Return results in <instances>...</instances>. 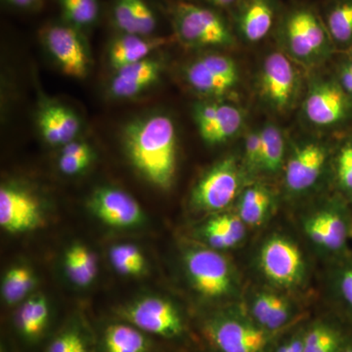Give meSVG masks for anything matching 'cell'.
I'll return each instance as SVG.
<instances>
[{"label":"cell","instance_id":"cell-38","mask_svg":"<svg viewBox=\"0 0 352 352\" xmlns=\"http://www.w3.org/2000/svg\"><path fill=\"white\" fill-rule=\"evenodd\" d=\"M134 24L136 34L148 36L156 30L157 19L151 7L145 0H133Z\"/></svg>","mask_w":352,"mask_h":352},{"label":"cell","instance_id":"cell-32","mask_svg":"<svg viewBox=\"0 0 352 352\" xmlns=\"http://www.w3.org/2000/svg\"><path fill=\"white\" fill-rule=\"evenodd\" d=\"M332 160V175L336 192L352 205V138L340 146Z\"/></svg>","mask_w":352,"mask_h":352},{"label":"cell","instance_id":"cell-48","mask_svg":"<svg viewBox=\"0 0 352 352\" xmlns=\"http://www.w3.org/2000/svg\"><path fill=\"white\" fill-rule=\"evenodd\" d=\"M351 241H352V224H351Z\"/></svg>","mask_w":352,"mask_h":352},{"label":"cell","instance_id":"cell-31","mask_svg":"<svg viewBox=\"0 0 352 352\" xmlns=\"http://www.w3.org/2000/svg\"><path fill=\"white\" fill-rule=\"evenodd\" d=\"M263 141V157L261 173L275 175L284 170L286 163L283 134L273 124L265 126L261 131Z\"/></svg>","mask_w":352,"mask_h":352},{"label":"cell","instance_id":"cell-37","mask_svg":"<svg viewBox=\"0 0 352 352\" xmlns=\"http://www.w3.org/2000/svg\"><path fill=\"white\" fill-rule=\"evenodd\" d=\"M47 352H88L87 339L78 328H68L52 340Z\"/></svg>","mask_w":352,"mask_h":352},{"label":"cell","instance_id":"cell-11","mask_svg":"<svg viewBox=\"0 0 352 352\" xmlns=\"http://www.w3.org/2000/svg\"><path fill=\"white\" fill-rule=\"evenodd\" d=\"M124 317L142 332L160 337L176 338L184 331V322L177 307L160 296L140 298L124 311Z\"/></svg>","mask_w":352,"mask_h":352},{"label":"cell","instance_id":"cell-21","mask_svg":"<svg viewBox=\"0 0 352 352\" xmlns=\"http://www.w3.org/2000/svg\"><path fill=\"white\" fill-rule=\"evenodd\" d=\"M277 206L276 193L264 183L254 182L245 185L233 210L248 228L256 229L270 221L276 212Z\"/></svg>","mask_w":352,"mask_h":352},{"label":"cell","instance_id":"cell-6","mask_svg":"<svg viewBox=\"0 0 352 352\" xmlns=\"http://www.w3.org/2000/svg\"><path fill=\"white\" fill-rule=\"evenodd\" d=\"M247 175L235 157L217 162L197 182L190 205L196 212L210 215L230 210L247 185Z\"/></svg>","mask_w":352,"mask_h":352},{"label":"cell","instance_id":"cell-27","mask_svg":"<svg viewBox=\"0 0 352 352\" xmlns=\"http://www.w3.org/2000/svg\"><path fill=\"white\" fill-rule=\"evenodd\" d=\"M65 268L69 279L78 287H87L94 282L98 271L94 252L82 244L69 248L65 254Z\"/></svg>","mask_w":352,"mask_h":352},{"label":"cell","instance_id":"cell-7","mask_svg":"<svg viewBox=\"0 0 352 352\" xmlns=\"http://www.w3.org/2000/svg\"><path fill=\"white\" fill-rule=\"evenodd\" d=\"M241 302L252 320L273 335L288 328L302 314L298 296L263 284L245 289Z\"/></svg>","mask_w":352,"mask_h":352},{"label":"cell","instance_id":"cell-20","mask_svg":"<svg viewBox=\"0 0 352 352\" xmlns=\"http://www.w3.org/2000/svg\"><path fill=\"white\" fill-rule=\"evenodd\" d=\"M249 230L239 215L230 210L210 215L196 234L204 245L223 252L240 247Z\"/></svg>","mask_w":352,"mask_h":352},{"label":"cell","instance_id":"cell-46","mask_svg":"<svg viewBox=\"0 0 352 352\" xmlns=\"http://www.w3.org/2000/svg\"><path fill=\"white\" fill-rule=\"evenodd\" d=\"M342 66L344 67L349 72V73L352 75V57L347 59L346 61H344V63L342 64Z\"/></svg>","mask_w":352,"mask_h":352},{"label":"cell","instance_id":"cell-24","mask_svg":"<svg viewBox=\"0 0 352 352\" xmlns=\"http://www.w3.org/2000/svg\"><path fill=\"white\" fill-rule=\"evenodd\" d=\"M38 126L44 140L50 145H66L80 131V122L73 111L61 105H48L38 116Z\"/></svg>","mask_w":352,"mask_h":352},{"label":"cell","instance_id":"cell-35","mask_svg":"<svg viewBox=\"0 0 352 352\" xmlns=\"http://www.w3.org/2000/svg\"><path fill=\"white\" fill-rule=\"evenodd\" d=\"M65 16L74 25H91L98 17L97 0H60Z\"/></svg>","mask_w":352,"mask_h":352},{"label":"cell","instance_id":"cell-47","mask_svg":"<svg viewBox=\"0 0 352 352\" xmlns=\"http://www.w3.org/2000/svg\"><path fill=\"white\" fill-rule=\"evenodd\" d=\"M340 352H352V340L347 344V346L344 347Z\"/></svg>","mask_w":352,"mask_h":352},{"label":"cell","instance_id":"cell-23","mask_svg":"<svg viewBox=\"0 0 352 352\" xmlns=\"http://www.w3.org/2000/svg\"><path fill=\"white\" fill-rule=\"evenodd\" d=\"M161 64L152 59L127 65L116 71L110 85L111 94L118 98H131L157 82Z\"/></svg>","mask_w":352,"mask_h":352},{"label":"cell","instance_id":"cell-14","mask_svg":"<svg viewBox=\"0 0 352 352\" xmlns=\"http://www.w3.org/2000/svg\"><path fill=\"white\" fill-rule=\"evenodd\" d=\"M185 75L196 91L208 96L226 94L239 80L235 62L231 58L217 54L199 58L187 67Z\"/></svg>","mask_w":352,"mask_h":352},{"label":"cell","instance_id":"cell-28","mask_svg":"<svg viewBox=\"0 0 352 352\" xmlns=\"http://www.w3.org/2000/svg\"><path fill=\"white\" fill-rule=\"evenodd\" d=\"M143 333L133 325L113 324L104 333V352H147L149 342Z\"/></svg>","mask_w":352,"mask_h":352},{"label":"cell","instance_id":"cell-42","mask_svg":"<svg viewBox=\"0 0 352 352\" xmlns=\"http://www.w3.org/2000/svg\"><path fill=\"white\" fill-rule=\"evenodd\" d=\"M61 155L80 157V159H92L91 148L87 143L78 142V141H72L68 144L64 145Z\"/></svg>","mask_w":352,"mask_h":352},{"label":"cell","instance_id":"cell-41","mask_svg":"<svg viewBox=\"0 0 352 352\" xmlns=\"http://www.w3.org/2000/svg\"><path fill=\"white\" fill-rule=\"evenodd\" d=\"M90 162H91V160L61 155L58 164H59L60 170L65 175H75L85 170L89 166Z\"/></svg>","mask_w":352,"mask_h":352},{"label":"cell","instance_id":"cell-34","mask_svg":"<svg viewBox=\"0 0 352 352\" xmlns=\"http://www.w3.org/2000/svg\"><path fill=\"white\" fill-rule=\"evenodd\" d=\"M110 261L113 267L122 275L138 276L146 270L144 256L134 245H115L110 251Z\"/></svg>","mask_w":352,"mask_h":352},{"label":"cell","instance_id":"cell-2","mask_svg":"<svg viewBox=\"0 0 352 352\" xmlns=\"http://www.w3.org/2000/svg\"><path fill=\"white\" fill-rule=\"evenodd\" d=\"M352 205L336 192L298 215L303 240L317 258L332 263L351 251Z\"/></svg>","mask_w":352,"mask_h":352},{"label":"cell","instance_id":"cell-33","mask_svg":"<svg viewBox=\"0 0 352 352\" xmlns=\"http://www.w3.org/2000/svg\"><path fill=\"white\" fill-rule=\"evenodd\" d=\"M32 271L27 266H14L7 271L2 282V296L8 305H15L31 292L34 285Z\"/></svg>","mask_w":352,"mask_h":352},{"label":"cell","instance_id":"cell-29","mask_svg":"<svg viewBox=\"0 0 352 352\" xmlns=\"http://www.w3.org/2000/svg\"><path fill=\"white\" fill-rule=\"evenodd\" d=\"M50 318V307L43 296L30 298L18 311L16 323L20 333L29 340L38 339L45 330Z\"/></svg>","mask_w":352,"mask_h":352},{"label":"cell","instance_id":"cell-45","mask_svg":"<svg viewBox=\"0 0 352 352\" xmlns=\"http://www.w3.org/2000/svg\"><path fill=\"white\" fill-rule=\"evenodd\" d=\"M210 1L212 2V3H214V6L226 7L231 6V4L237 1V0H210Z\"/></svg>","mask_w":352,"mask_h":352},{"label":"cell","instance_id":"cell-9","mask_svg":"<svg viewBox=\"0 0 352 352\" xmlns=\"http://www.w3.org/2000/svg\"><path fill=\"white\" fill-rule=\"evenodd\" d=\"M178 38L192 46H230L234 36L224 20L214 11L191 3H179L175 11Z\"/></svg>","mask_w":352,"mask_h":352},{"label":"cell","instance_id":"cell-25","mask_svg":"<svg viewBox=\"0 0 352 352\" xmlns=\"http://www.w3.org/2000/svg\"><path fill=\"white\" fill-rule=\"evenodd\" d=\"M166 43V39L145 38L136 34L120 36L113 41L110 48L109 58L111 66L117 71L127 65L138 63L147 59L148 55Z\"/></svg>","mask_w":352,"mask_h":352},{"label":"cell","instance_id":"cell-1","mask_svg":"<svg viewBox=\"0 0 352 352\" xmlns=\"http://www.w3.org/2000/svg\"><path fill=\"white\" fill-rule=\"evenodd\" d=\"M124 143L139 173L159 188H170L177 152V136L170 118L152 115L131 122L124 131Z\"/></svg>","mask_w":352,"mask_h":352},{"label":"cell","instance_id":"cell-13","mask_svg":"<svg viewBox=\"0 0 352 352\" xmlns=\"http://www.w3.org/2000/svg\"><path fill=\"white\" fill-rule=\"evenodd\" d=\"M259 85L264 100L278 112L291 107L298 94V78L295 67L283 53H270L265 58Z\"/></svg>","mask_w":352,"mask_h":352},{"label":"cell","instance_id":"cell-36","mask_svg":"<svg viewBox=\"0 0 352 352\" xmlns=\"http://www.w3.org/2000/svg\"><path fill=\"white\" fill-rule=\"evenodd\" d=\"M263 141L261 131H252L245 139L243 168L248 175L261 173Z\"/></svg>","mask_w":352,"mask_h":352},{"label":"cell","instance_id":"cell-17","mask_svg":"<svg viewBox=\"0 0 352 352\" xmlns=\"http://www.w3.org/2000/svg\"><path fill=\"white\" fill-rule=\"evenodd\" d=\"M44 41L67 76L76 78L87 76L89 60L82 36L75 29L68 25H52L46 30Z\"/></svg>","mask_w":352,"mask_h":352},{"label":"cell","instance_id":"cell-18","mask_svg":"<svg viewBox=\"0 0 352 352\" xmlns=\"http://www.w3.org/2000/svg\"><path fill=\"white\" fill-rule=\"evenodd\" d=\"M195 120L201 138L217 145L234 138L244 124L239 108L223 103H203L195 108Z\"/></svg>","mask_w":352,"mask_h":352},{"label":"cell","instance_id":"cell-22","mask_svg":"<svg viewBox=\"0 0 352 352\" xmlns=\"http://www.w3.org/2000/svg\"><path fill=\"white\" fill-rule=\"evenodd\" d=\"M325 286L335 312L352 325V250L342 258L327 264Z\"/></svg>","mask_w":352,"mask_h":352},{"label":"cell","instance_id":"cell-43","mask_svg":"<svg viewBox=\"0 0 352 352\" xmlns=\"http://www.w3.org/2000/svg\"><path fill=\"white\" fill-rule=\"evenodd\" d=\"M338 82L352 99V75L342 65L338 72Z\"/></svg>","mask_w":352,"mask_h":352},{"label":"cell","instance_id":"cell-16","mask_svg":"<svg viewBox=\"0 0 352 352\" xmlns=\"http://www.w3.org/2000/svg\"><path fill=\"white\" fill-rule=\"evenodd\" d=\"M43 221L41 206L32 194L19 187L3 185L0 189V226L9 233H23Z\"/></svg>","mask_w":352,"mask_h":352},{"label":"cell","instance_id":"cell-30","mask_svg":"<svg viewBox=\"0 0 352 352\" xmlns=\"http://www.w3.org/2000/svg\"><path fill=\"white\" fill-rule=\"evenodd\" d=\"M325 25L332 43L340 47L352 45V0H336L329 8Z\"/></svg>","mask_w":352,"mask_h":352},{"label":"cell","instance_id":"cell-12","mask_svg":"<svg viewBox=\"0 0 352 352\" xmlns=\"http://www.w3.org/2000/svg\"><path fill=\"white\" fill-rule=\"evenodd\" d=\"M307 120L317 126L342 124L352 113V99L337 80L316 82L305 101Z\"/></svg>","mask_w":352,"mask_h":352},{"label":"cell","instance_id":"cell-10","mask_svg":"<svg viewBox=\"0 0 352 352\" xmlns=\"http://www.w3.org/2000/svg\"><path fill=\"white\" fill-rule=\"evenodd\" d=\"M284 38L291 54L310 61L327 52L331 38L326 25L309 8L295 9L284 23Z\"/></svg>","mask_w":352,"mask_h":352},{"label":"cell","instance_id":"cell-44","mask_svg":"<svg viewBox=\"0 0 352 352\" xmlns=\"http://www.w3.org/2000/svg\"><path fill=\"white\" fill-rule=\"evenodd\" d=\"M9 3L19 8H36L41 3V0H6Z\"/></svg>","mask_w":352,"mask_h":352},{"label":"cell","instance_id":"cell-5","mask_svg":"<svg viewBox=\"0 0 352 352\" xmlns=\"http://www.w3.org/2000/svg\"><path fill=\"white\" fill-rule=\"evenodd\" d=\"M204 330L219 352H270L277 336L259 327L241 302L214 312Z\"/></svg>","mask_w":352,"mask_h":352},{"label":"cell","instance_id":"cell-39","mask_svg":"<svg viewBox=\"0 0 352 352\" xmlns=\"http://www.w3.org/2000/svg\"><path fill=\"white\" fill-rule=\"evenodd\" d=\"M113 19L117 27L120 31L124 32V34H136L133 0H118L113 7Z\"/></svg>","mask_w":352,"mask_h":352},{"label":"cell","instance_id":"cell-40","mask_svg":"<svg viewBox=\"0 0 352 352\" xmlns=\"http://www.w3.org/2000/svg\"><path fill=\"white\" fill-rule=\"evenodd\" d=\"M303 327L287 333L276 344H273L270 352H303Z\"/></svg>","mask_w":352,"mask_h":352},{"label":"cell","instance_id":"cell-26","mask_svg":"<svg viewBox=\"0 0 352 352\" xmlns=\"http://www.w3.org/2000/svg\"><path fill=\"white\" fill-rule=\"evenodd\" d=\"M274 22L270 0H245L239 14L240 31L248 41L258 43L267 36Z\"/></svg>","mask_w":352,"mask_h":352},{"label":"cell","instance_id":"cell-19","mask_svg":"<svg viewBox=\"0 0 352 352\" xmlns=\"http://www.w3.org/2000/svg\"><path fill=\"white\" fill-rule=\"evenodd\" d=\"M352 340V325L337 312L303 329V352H340Z\"/></svg>","mask_w":352,"mask_h":352},{"label":"cell","instance_id":"cell-4","mask_svg":"<svg viewBox=\"0 0 352 352\" xmlns=\"http://www.w3.org/2000/svg\"><path fill=\"white\" fill-rule=\"evenodd\" d=\"M183 264L190 285L201 298L226 305L242 300L245 289L242 277L223 252L193 245L184 252Z\"/></svg>","mask_w":352,"mask_h":352},{"label":"cell","instance_id":"cell-3","mask_svg":"<svg viewBox=\"0 0 352 352\" xmlns=\"http://www.w3.org/2000/svg\"><path fill=\"white\" fill-rule=\"evenodd\" d=\"M261 284L298 296L307 288L311 265L302 245L283 230L266 234L254 256Z\"/></svg>","mask_w":352,"mask_h":352},{"label":"cell","instance_id":"cell-15","mask_svg":"<svg viewBox=\"0 0 352 352\" xmlns=\"http://www.w3.org/2000/svg\"><path fill=\"white\" fill-rule=\"evenodd\" d=\"M88 205L97 219L113 228H131L144 220L138 201L129 194L113 187L97 189Z\"/></svg>","mask_w":352,"mask_h":352},{"label":"cell","instance_id":"cell-8","mask_svg":"<svg viewBox=\"0 0 352 352\" xmlns=\"http://www.w3.org/2000/svg\"><path fill=\"white\" fill-rule=\"evenodd\" d=\"M330 149L319 142L295 146L284 166V187L292 199L308 195L321 182L329 168H332Z\"/></svg>","mask_w":352,"mask_h":352}]
</instances>
